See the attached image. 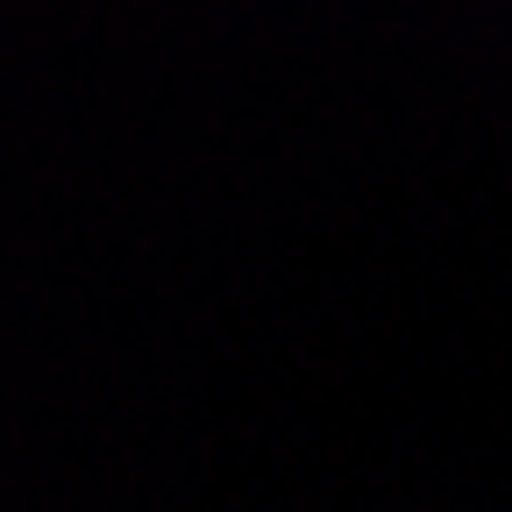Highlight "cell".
<instances>
[]
</instances>
